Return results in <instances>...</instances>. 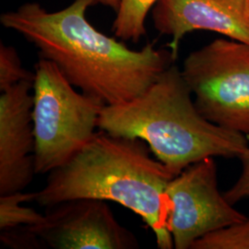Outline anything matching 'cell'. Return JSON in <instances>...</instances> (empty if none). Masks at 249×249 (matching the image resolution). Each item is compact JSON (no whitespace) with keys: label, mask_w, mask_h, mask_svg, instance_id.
I'll return each mask as SVG.
<instances>
[{"label":"cell","mask_w":249,"mask_h":249,"mask_svg":"<svg viewBox=\"0 0 249 249\" xmlns=\"http://www.w3.org/2000/svg\"><path fill=\"white\" fill-rule=\"evenodd\" d=\"M94 0H74L48 11L29 2L0 16L2 26L19 34L53 62L72 85L106 106L141 95L175 61L171 51L153 44L130 49L116 37L100 32L87 18Z\"/></svg>","instance_id":"1"},{"label":"cell","mask_w":249,"mask_h":249,"mask_svg":"<svg viewBox=\"0 0 249 249\" xmlns=\"http://www.w3.org/2000/svg\"><path fill=\"white\" fill-rule=\"evenodd\" d=\"M151 152L140 139L100 129L71 160L48 174L36 201L45 208L83 197L116 202L142 218L159 249H174L165 189L175 176Z\"/></svg>","instance_id":"2"},{"label":"cell","mask_w":249,"mask_h":249,"mask_svg":"<svg viewBox=\"0 0 249 249\" xmlns=\"http://www.w3.org/2000/svg\"><path fill=\"white\" fill-rule=\"evenodd\" d=\"M98 127L147 143L175 177L209 157L238 158L249 147L246 135L213 124L197 111L181 70L174 65L141 95L104 107Z\"/></svg>","instance_id":"3"},{"label":"cell","mask_w":249,"mask_h":249,"mask_svg":"<svg viewBox=\"0 0 249 249\" xmlns=\"http://www.w3.org/2000/svg\"><path fill=\"white\" fill-rule=\"evenodd\" d=\"M75 88L53 62L39 58L33 86L36 175L66 164L96 133L106 104Z\"/></svg>","instance_id":"4"},{"label":"cell","mask_w":249,"mask_h":249,"mask_svg":"<svg viewBox=\"0 0 249 249\" xmlns=\"http://www.w3.org/2000/svg\"><path fill=\"white\" fill-rule=\"evenodd\" d=\"M181 73L207 120L249 135V44L215 39L189 53Z\"/></svg>","instance_id":"5"},{"label":"cell","mask_w":249,"mask_h":249,"mask_svg":"<svg viewBox=\"0 0 249 249\" xmlns=\"http://www.w3.org/2000/svg\"><path fill=\"white\" fill-rule=\"evenodd\" d=\"M165 197L174 249H191L200 237L247 218L219 190L214 157L196 161L172 178Z\"/></svg>","instance_id":"6"},{"label":"cell","mask_w":249,"mask_h":249,"mask_svg":"<svg viewBox=\"0 0 249 249\" xmlns=\"http://www.w3.org/2000/svg\"><path fill=\"white\" fill-rule=\"evenodd\" d=\"M53 249H135L140 244L107 201L73 198L46 208L44 220L27 227Z\"/></svg>","instance_id":"7"},{"label":"cell","mask_w":249,"mask_h":249,"mask_svg":"<svg viewBox=\"0 0 249 249\" xmlns=\"http://www.w3.org/2000/svg\"><path fill=\"white\" fill-rule=\"evenodd\" d=\"M33 80H23L0 96V196L21 192L36 176Z\"/></svg>","instance_id":"8"},{"label":"cell","mask_w":249,"mask_h":249,"mask_svg":"<svg viewBox=\"0 0 249 249\" xmlns=\"http://www.w3.org/2000/svg\"><path fill=\"white\" fill-rule=\"evenodd\" d=\"M151 16L156 31L171 37L168 47L175 60L183 38L195 31L249 45V0H160Z\"/></svg>","instance_id":"9"},{"label":"cell","mask_w":249,"mask_h":249,"mask_svg":"<svg viewBox=\"0 0 249 249\" xmlns=\"http://www.w3.org/2000/svg\"><path fill=\"white\" fill-rule=\"evenodd\" d=\"M160 0H120L112 30L121 41L138 43L146 36V18Z\"/></svg>","instance_id":"10"},{"label":"cell","mask_w":249,"mask_h":249,"mask_svg":"<svg viewBox=\"0 0 249 249\" xmlns=\"http://www.w3.org/2000/svg\"><path fill=\"white\" fill-rule=\"evenodd\" d=\"M36 192H16L0 196V230L18 227H32L44 220L45 214L25 207L23 203L36 200Z\"/></svg>","instance_id":"11"},{"label":"cell","mask_w":249,"mask_h":249,"mask_svg":"<svg viewBox=\"0 0 249 249\" xmlns=\"http://www.w3.org/2000/svg\"><path fill=\"white\" fill-rule=\"evenodd\" d=\"M191 249H249V215L200 237Z\"/></svg>","instance_id":"12"},{"label":"cell","mask_w":249,"mask_h":249,"mask_svg":"<svg viewBox=\"0 0 249 249\" xmlns=\"http://www.w3.org/2000/svg\"><path fill=\"white\" fill-rule=\"evenodd\" d=\"M35 73L29 71L22 67L17 50L3 43L0 44V90L18 84L23 80H33Z\"/></svg>","instance_id":"13"},{"label":"cell","mask_w":249,"mask_h":249,"mask_svg":"<svg viewBox=\"0 0 249 249\" xmlns=\"http://www.w3.org/2000/svg\"><path fill=\"white\" fill-rule=\"evenodd\" d=\"M1 242L10 249H43L44 244L40 238L27 227H18L1 231Z\"/></svg>","instance_id":"14"},{"label":"cell","mask_w":249,"mask_h":249,"mask_svg":"<svg viewBox=\"0 0 249 249\" xmlns=\"http://www.w3.org/2000/svg\"><path fill=\"white\" fill-rule=\"evenodd\" d=\"M242 163L240 177L225 193L226 199L232 205L249 197V147L238 157Z\"/></svg>","instance_id":"15"},{"label":"cell","mask_w":249,"mask_h":249,"mask_svg":"<svg viewBox=\"0 0 249 249\" xmlns=\"http://www.w3.org/2000/svg\"><path fill=\"white\" fill-rule=\"evenodd\" d=\"M97 3H100L106 7L111 8L116 11L119 8V4H120V0H94Z\"/></svg>","instance_id":"16"}]
</instances>
